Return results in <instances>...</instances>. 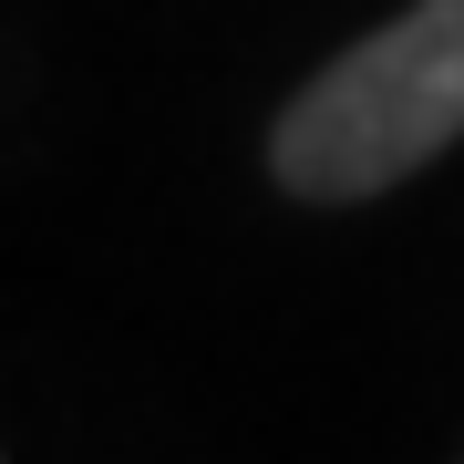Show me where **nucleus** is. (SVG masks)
I'll list each match as a JSON object with an SVG mask.
<instances>
[{"mask_svg": "<svg viewBox=\"0 0 464 464\" xmlns=\"http://www.w3.org/2000/svg\"><path fill=\"white\" fill-rule=\"evenodd\" d=\"M454 134H464V0H413L268 124V176L310 207H351L423 176Z\"/></svg>", "mask_w": 464, "mask_h": 464, "instance_id": "obj_1", "label": "nucleus"}]
</instances>
